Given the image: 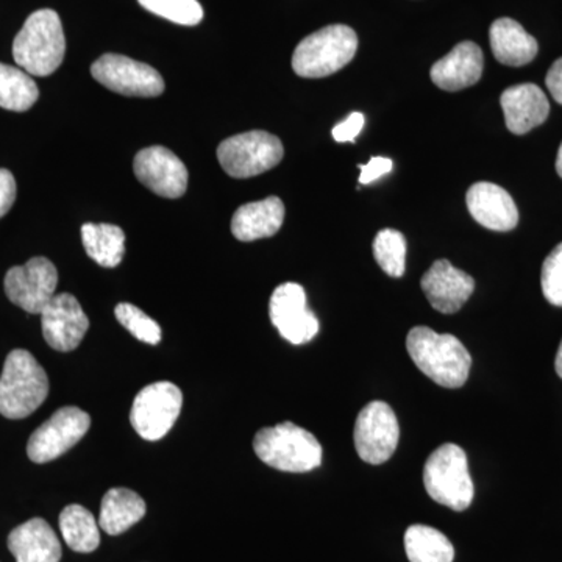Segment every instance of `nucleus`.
I'll use <instances>...</instances> for the list:
<instances>
[{
	"instance_id": "1",
	"label": "nucleus",
	"mask_w": 562,
	"mask_h": 562,
	"mask_svg": "<svg viewBox=\"0 0 562 562\" xmlns=\"http://www.w3.org/2000/svg\"><path fill=\"white\" fill-rule=\"evenodd\" d=\"M406 349L414 364L439 386L457 390L468 382L472 357L453 335L414 327L406 338Z\"/></svg>"
},
{
	"instance_id": "2",
	"label": "nucleus",
	"mask_w": 562,
	"mask_h": 562,
	"mask_svg": "<svg viewBox=\"0 0 562 562\" xmlns=\"http://www.w3.org/2000/svg\"><path fill=\"white\" fill-rule=\"evenodd\" d=\"M66 54L65 32L57 11H35L13 43V58L29 76L47 77L60 68Z\"/></svg>"
},
{
	"instance_id": "3",
	"label": "nucleus",
	"mask_w": 562,
	"mask_h": 562,
	"mask_svg": "<svg viewBox=\"0 0 562 562\" xmlns=\"http://www.w3.org/2000/svg\"><path fill=\"white\" fill-rule=\"evenodd\" d=\"M49 395V379L31 351L11 350L0 375V414L7 419H24Z\"/></svg>"
},
{
	"instance_id": "4",
	"label": "nucleus",
	"mask_w": 562,
	"mask_h": 562,
	"mask_svg": "<svg viewBox=\"0 0 562 562\" xmlns=\"http://www.w3.org/2000/svg\"><path fill=\"white\" fill-rule=\"evenodd\" d=\"M254 450L265 464L281 472H312L322 464V446L316 436L292 422L262 428Z\"/></svg>"
},
{
	"instance_id": "5",
	"label": "nucleus",
	"mask_w": 562,
	"mask_h": 562,
	"mask_svg": "<svg viewBox=\"0 0 562 562\" xmlns=\"http://www.w3.org/2000/svg\"><path fill=\"white\" fill-rule=\"evenodd\" d=\"M357 49L358 36L353 29L328 25L299 43L292 55V69L305 79H322L349 65Z\"/></svg>"
},
{
	"instance_id": "6",
	"label": "nucleus",
	"mask_w": 562,
	"mask_h": 562,
	"mask_svg": "<svg viewBox=\"0 0 562 562\" xmlns=\"http://www.w3.org/2000/svg\"><path fill=\"white\" fill-rule=\"evenodd\" d=\"M428 495L453 512H465L472 505L473 487L468 457L457 443H443L430 454L424 468Z\"/></svg>"
},
{
	"instance_id": "7",
	"label": "nucleus",
	"mask_w": 562,
	"mask_h": 562,
	"mask_svg": "<svg viewBox=\"0 0 562 562\" xmlns=\"http://www.w3.org/2000/svg\"><path fill=\"white\" fill-rule=\"evenodd\" d=\"M283 155L281 140L262 131L239 133L217 147V160L233 179H250L271 171Z\"/></svg>"
},
{
	"instance_id": "8",
	"label": "nucleus",
	"mask_w": 562,
	"mask_h": 562,
	"mask_svg": "<svg viewBox=\"0 0 562 562\" xmlns=\"http://www.w3.org/2000/svg\"><path fill=\"white\" fill-rule=\"evenodd\" d=\"M183 394L173 383L158 382L143 387L133 401L132 427L146 441H160L179 419Z\"/></svg>"
},
{
	"instance_id": "9",
	"label": "nucleus",
	"mask_w": 562,
	"mask_h": 562,
	"mask_svg": "<svg viewBox=\"0 0 562 562\" xmlns=\"http://www.w3.org/2000/svg\"><path fill=\"white\" fill-rule=\"evenodd\" d=\"M91 74L106 90L128 98H157L165 92V80L157 69L125 55H102L92 63Z\"/></svg>"
},
{
	"instance_id": "10",
	"label": "nucleus",
	"mask_w": 562,
	"mask_h": 562,
	"mask_svg": "<svg viewBox=\"0 0 562 562\" xmlns=\"http://www.w3.org/2000/svg\"><path fill=\"white\" fill-rule=\"evenodd\" d=\"M355 449L362 461L379 465L390 460L401 439L397 416L384 402H371L355 422Z\"/></svg>"
},
{
	"instance_id": "11",
	"label": "nucleus",
	"mask_w": 562,
	"mask_h": 562,
	"mask_svg": "<svg viewBox=\"0 0 562 562\" xmlns=\"http://www.w3.org/2000/svg\"><path fill=\"white\" fill-rule=\"evenodd\" d=\"M90 425L91 417L77 406L58 409L29 439V458L36 464L57 460L80 442Z\"/></svg>"
},
{
	"instance_id": "12",
	"label": "nucleus",
	"mask_w": 562,
	"mask_h": 562,
	"mask_svg": "<svg viewBox=\"0 0 562 562\" xmlns=\"http://www.w3.org/2000/svg\"><path fill=\"white\" fill-rule=\"evenodd\" d=\"M3 286L11 303L29 314H41L55 297L58 271L47 258L35 257L24 266L11 268L7 272Z\"/></svg>"
},
{
	"instance_id": "13",
	"label": "nucleus",
	"mask_w": 562,
	"mask_h": 562,
	"mask_svg": "<svg viewBox=\"0 0 562 562\" xmlns=\"http://www.w3.org/2000/svg\"><path fill=\"white\" fill-rule=\"evenodd\" d=\"M269 314L280 335L294 346L312 341L319 333V321L306 305L305 290L301 284H280L273 291Z\"/></svg>"
},
{
	"instance_id": "14",
	"label": "nucleus",
	"mask_w": 562,
	"mask_h": 562,
	"mask_svg": "<svg viewBox=\"0 0 562 562\" xmlns=\"http://www.w3.org/2000/svg\"><path fill=\"white\" fill-rule=\"evenodd\" d=\"M136 179L155 194L179 199L187 192L188 169L172 150L162 146L146 147L133 161Z\"/></svg>"
},
{
	"instance_id": "15",
	"label": "nucleus",
	"mask_w": 562,
	"mask_h": 562,
	"mask_svg": "<svg viewBox=\"0 0 562 562\" xmlns=\"http://www.w3.org/2000/svg\"><path fill=\"white\" fill-rule=\"evenodd\" d=\"M43 336L52 349L72 351L80 346L90 328V319L79 301L68 292L55 294L41 312Z\"/></svg>"
},
{
	"instance_id": "16",
	"label": "nucleus",
	"mask_w": 562,
	"mask_h": 562,
	"mask_svg": "<svg viewBox=\"0 0 562 562\" xmlns=\"http://www.w3.org/2000/svg\"><path fill=\"white\" fill-rule=\"evenodd\" d=\"M420 286L436 312L454 314L471 299L475 291V280L454 268L452 262L438 260L422 277Z\"/></svg>"
},
{
	"instance_id": "17",
	"label": "nucleus",
	"mask_w": 562,
	"mask_h": 562,
	"mask_svg": "<svg viewBox=\"0 0 562 562\" xmlns=\"http://www.w3.org/2000/svg\"><path fill=\"white\" fill-rule=\"evenodd\" d=\"M469 213L487 231L512 232L519 224V211L512 195L498 184L480 181L465 195Z\"/></svg>"
},
{
	"instance_id": "18",
	"label": "nucleus",
	"mask_w": 562,
	"mask_h": 562,
	"mask_svg": "<svg viewBox=\"0 0 562 562\" xmlns=\"http://www.w3.org/2000/svg\"><path fill=\"white\" fill-rule=\"evenodd\" d=\"M484 68L483 50L472 41L457 44L450 54L432 65L431 80L443 91H460L479 83Z\"/></svg>"
},
{
	"instance_id": "19",
	"label": "nucleus",
	"mask_w": 562,
	"mask_h": 562,
	"mask_svg": "<svg viewBox=\"0 0 562 562\" xmlns=\"http://www.w3.org/2000/svg\"><path fill=\"white\" fill-rule=\"evenodd\" d=\"M508 131L525 135L539 127L549 117L550 103L546 92L535 83L514 85L501 98Z\"/></svg>"
},
{
	"instance_id": "20",
	"label": "nucleus",
	"mask_w": 562,
	"mask_h": 562,
	"mask_svg": "<svg viewBox=\"0 0 562 562\" xmlns=\"http://www.w3.org/2000/svg\"><path fill=\"white\" fill-rule=\"evenodd\" d=\"M9 550L16 562H60L63 554L57 535L38 517L10 532Z\"/></svg>"
},
{
	"instance_id": "21",
	"label": "nucleus",
	"mask_w": 562,
	"mask_h": 562,
	"mask_svg": "<svg viewBox=\"0 0 562 562\" xmlns=\"http://www.w3.org/2000/svg\"><path fill=\"white\" fill-rule=\"evenodd\" d=\"M284 221V205L279 198L265 199L239 206L233 214L232 233L243 243L271 238L280 231Z\"/></svg>"
},
{
	"instance_id": "22",
	"label": "nucleus",
	"mask_w": 562,
	"mask_h": 562,
	"mask_svg": "<svg viewBox=\"0 0 562 562\" xmlns=\"http://www.w3.org/2000/svg\"><path fill=\"white\" fill-rule=\"evenodd\" d=\"M490 40L495 60L514 68L528 65L535 60L539 52L538 41L512 18L494 21L491 25Z\"/></svg>"
},
{
	"instance_id": "23",
	"label": "nucleus",
	"mask_w": 562,
	"mask_h": 562,
	"mask_svg": "<svg viewBox=\"0 0 562 562\" xmlns=\"http://www.w3.org/2000/svg\"><path fill=\"white\" fill-rule=\"evenodd\" d=\"M146 516V503L127 487H114L103 495L99 527L106 535L117 536L131 530Z\"/></svg>"
},
{
	"instance_id": "24",
	"label": "nucleus",
	"mask_w": 562,
	"mask_h": 562,
	"mask_svg": "<svg viewBox=\"0 0 562 562\" xmlns=\"http://www.w3.org/2000/svg\"><path fill=\"white\" fill-rule=\"evenodd\" d=\"M81 241L91 260L102 268H116L125 254V233L117 225L85 224Z\"/></svg>"
},
{
	"instance_id": "25",
	"label": "nucleus",
	"mask_w": 562,
	"mask_h": 562,
	"mask_svg": "<svg viewBox=\"0 0 562 562\" xmlns=\"http://www.w3.org/2000/svg\"><path fill=\"white\" fill-rule=\"evenodd\" d=\"M63 539L77 553H91L101 546L95 517L81 505H69L60 514Z\"/></svg>"
},
{
	"instance_id": "26",
	"label": "nucleus",
	"mask_w": 562,
	"mask_h": 562,
	"mask_svg": "<svg viewBox=\"0 0 562 562\" xmlns=\"http://www.w3.org/2000/svg\"><path fill=\"white\" fill-rule=\"evenodd\" d=\"M409 562H453L454 549L446 535L427 525H412L405 532Z\"/></svg>"
},
{
	"instance_id": "27",
	"label": "nucleus",
	"mask_w": 562,
	"mask_h": 562,
	"mask_svg": "<svg viewBox=\"0 0 562 562\" xmlns=\"http://www.w3.org/2000/svg\"><path fill=\"white\" fill-rule=\"evenodd\" d=\"M40 98L35 80L24 69L0 63V106L9 111L31 110Z\"/></svg>"
},
{
	"instance_id": "28",
	"label": "nucleus",
	"mask_w": 562,
	"mask_h": 562,
	"mask_svg": "<svg viewBox=\"0 0 562 562\" xmlns=\"http://www.w3.org/2000/svg\"><path fill=\"white\" fill-rule=\"evenodd\" d=\"M373 257L387 276L398 279L406 269V239L401 232L384 228L376 233Z\"/></svg>"
},
{
	"instance_id": "29",
	"label": "nucleus",
	"mask_w": 562,
	"mask_h": 562,
	"mask_svg": "<svg viewBox=\"0 0 562 562\" xmlns=\"http://www.w3.org/2000/svg\"><path fill=\"white\" fill-rule=\"evenodd\" d=\"M150 13L180 25H198L203 20V9L198 0H138Z\"/></svg>"
},
{
	"instance_id": "30",
	"label": "nucleus",
	"mask_w": 562,
	"mask_h": 562,
	"mask_svg": "<svg viewBox=\"0 0 562 562\" xmlns=\"http://www.w3.org/2000/svg\"><path fill=\"white\" fill-rule=\"evenodd\" d=\"M116 319L138 341L157 346L161 341V328L151 317L132 303H120L114 310Z\"/></svg>"
},
{
	"instance_id": "31",
	"label": "nucleus",
	"mask_w": 562,
	"mask_h": 562,
	"mask_svg": "<svg viewBox=\"0 0 562 562\" xmlns=\"http://www.w3.org/2000/svg\"><path fill=\"white\" fill-rule=\"evenodd\" d=\"M541 284L547 301L562 306V243L543 261Z\"/></svg>"
},
{
	"instance_id": "32",
	"label": "nucleus",
	"mask_w": 562,
	"mask_h": 562,
	"mask_svg": "<svg viewBox=\"0 0 562 562\" xmlns=\"http://www.w3.org/2000/svg\"><path fill=\"white\" fill-rule=\"evenodd\" d=\"M364 114L360 113V111H355V113H351L349 117H346V120L339 122L333 128V138H335L336 143H355L362 127H364Z\"/></svg>"
},
{
	"instance_id": "33",
	"label": "nucleus",
	"mask_w": 562,
	"mask_h": 562,
	"mask_svg": "<svg viewBox=\"0 0 562 562\" xmlns=\"http://www.w3.org/2000/svg\"><path fill=\"white\" fill-rule=\"evenodd\" d=\"M14 201H16V180L13 173L7 169H0V220L9 213Z\"/></svg>"
},
{
	"instance_id": "34",
	"label": "nucleus",
	"mask_w": 562,
	"mask_h": 562,
	"mask_svg": "<svg viewBox=\"0 0 562 562\" xmlns=\"http://www.w3.org/2000/svg\"><path fill=\"white\" fill-rule=\"evenodd\" d=\"M358 168H360L361 171L360 183L369 184L372 183V181L379 180L380 177L390 173L392 169V161L390 158L373 157L368 165H360Z\"/></svg>"
},
{
	"instance_id": "35",
	"label": "nucleus",
	"mask_w": 562,
	"mask_h": 562,
	"mask_svg": "<svg viewBox=\"0 0 562 562\" xmlns=\"http://www.w3.org/2000/svg\"><path fill=\"white\" fill-rule=\"evenodd\" d=\"M546 85L554 101L562 105V57L560 60L554 61L552 68L549 69Z\"/></svg>"
},
{
	"instance_id": "36",
	"label": "nucleus",
	"mask_w": 562,
	"mask_h": 562,
	"mask_svg": "<svg viewBox=\"0 0 562 562\" xmlns=\"http://www.w3.org/2000/svg\"><path fill=\"white\" fill-rule=\"evenodd\" d=\"M554 368H557V373L562 379V342L560 349H558L557 361H554Z\"/></svg>"
},
{
	"instance_id": "37",
	"label": "nucleus",
	"mask_w": 562,
	"mask_h": 562,
	"mask_svg": "<svg viewBox=\"0 0 562 562\" xmlns=\"http://www.w3.org/2000/svg\"><path fill=\"white\" fill-rule=\"evenodd\" d=\"M557 171H558V176H560L562 179V144L560 146V150H558Z\"/></svg>"
}]
</instances>
